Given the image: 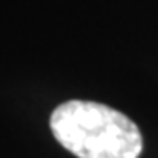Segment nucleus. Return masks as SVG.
<instances>
[{"instance_id":"obj_1","label":"nucleus","mask_w":158,"mask_h":158,"mask_svg":"<svg viewBox=\"0 0 158 158\" xmlns=\"http://www.w3.org/2000/svg\"><path fill=\"white\" fill-rule=\"evenodd\" d=\"M61 147L78 158H139L143 135L124 112L94 101H67L50 116Z\"/></svg>"}]
</instances>
